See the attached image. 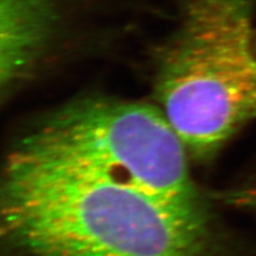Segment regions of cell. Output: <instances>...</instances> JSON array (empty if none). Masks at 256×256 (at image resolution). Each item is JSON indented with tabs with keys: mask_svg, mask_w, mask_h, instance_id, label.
<instances>
[{
	"mask_svg": "<svg viewBox=\"0 0 256 256\" xmlns=\"http://www.w3.org/2000/svg\"><path fill=\"white\" fill-rule=\"evenodd\" d=\"M0 236L8 256H235L202 223L121 184L6 158Z\"/></svg>",
	"mask_w": 256,
	"mask_h": 256,
	"instance_id": "1",
	"label": "cell"
},
{
	"mask_svg": "<svg viewBox=\"0 0 256 256\" xmlns=\"http://www.w3.org/2000/svg\"><path fill=\"white\" fill-rule=\"evenodd\" d=\"M152 93L190 159L210 162L256 120L254 0H172Z\"/></svg>",
	"mask_w": 256,
	"mask_h": 256,
	"instance_id": "3",
	"label": "cell"
},
{
	"mask_svg": "<svg viewBox=\"0 0 256 256\" xmlns=\"http://www.w3.org/2000/svg\"><path fill=\"white\" fill-rule=\"evenodd\" d=\"M6 157L130 186L196 221L217 222L212 196L198 187L185 146L155 102L78 94L30 120Z\"/></svg>",
	"mask_w": 256,
	"mask_h": 256,
	"instance_id": "2",
	"label": "cell"
},
{
	"mask_svg": "<svg viewBox=\"0 0 256 256\" xmlns=\"http://www.w3.org/2000/svg\"><path fill=\"white\" fill-rule=\"evenodd\" d=\"M218 198L221 203L256 214V180L219 192Z\"/></svg>",
	"mask_w": 256,
	"mask_h": 256,
	"instance_id": "5",
	"label": "cell"
},
{
	"mask_svg": "<svg viewBox=\"0 0 256 256\" xmlns=\"http://www.w3.org/2000/svg\"><path fill=\"white\" fill-rule=\"evenodd\" d=\"M98 4V0H0L2 104L77 52Z\"/></svg>",
	"mask_w": 256,
	"mask_h": 256,
	"instance_id": "4",
	"label": "cell"
}]
</instances>
